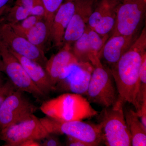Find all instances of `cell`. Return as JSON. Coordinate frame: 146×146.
Here are the masks:
<instances>
[{
  "label": "cell",
  "instance_id": "obj_1",
  "mask_svg": "<svg viewBox=\"0 0 146 146\" xmlns=\"http://www.w3.org/2000/svg\"><path fill=\"white\" fill-rule=\"evenodd\" d=\"M146 54V30L143 29L137 39L115 65L109 68L115 80L118 94V102L126 103L137 108V88L139 72Z\"/></svg>",
  "mask_w": 146,
  "mask_h": 146
},
{
  "label": "cell",
  "instance_id": "obj_2",
  "mask_svg": "<svg viewBox=\"0 0 146 146\" xmlns=\"http://www.w3.org/2000/svg\"><path fill=\"white\" fill-rule=\"evenodd\" d=\"M40 109L43 113L57 121H83L98 115L83 96L73 93H63L56 98L45 100Z\"/></svg>",
  "mask_w": 146,
  "mask_h": 146
},
{
  "label": "cell",
  "instance_id": "obj_3",
  "mask_svg": "<svg viewBox=\"0 0 146 146\" xmlns=\"http://www.w3.org/2000/svg\"><path fill=\"white\" fill-rule=\"evenodd\" d=\"M94 69L85 96L90 103L103 108L115 105L118 100L117 90L109 68L103 65L99 57L91 62Z\"/></svg>",
  "mask_w": 146,
  "mask_h": 146
},
{
  "label": "cell",
  "instance_id": "obj_4",
  "mask_svg": "<svg viewBox=\"0 0 146 146\" xmlns=\"http://www.w3.org/2000/svg\"><path fill=\"white\" fill-rule=\"evenodd\" d=\"M124 106L117 102L104 108L100 115L103 142L108 146H131V137L124 113Z\"/></svg>",
  "mask_w": 146,
  "mask_h": 146
},
{
  "label": "cell",
  "instance_id": "obj_5",
  "mask_svg": "<svg viewBox=\"0 0 146 146\" xmlns=\"http://www.w3.org/2000/svg\"><path fill=\"white\" fill-rule=\"evenodd\" d=\"M50 134L64 135L81 140L89 146L100 145L103 142L100 124H95L83 121H61L46 116L40 119Z\"/></svg>",
  "mask_w": 146,
  "mask_h": 146
},
{
  "label": "cell",
  "instance_id": "obj_6",
  "mask_svg": "<svg viewBox=\"0 0 146 146\" xmlns=\"http://www.w3.org/2000/svg\"><path fill=\"white\" fill-rule=\"evenodd\" d=\"M146 0H123L116 9L115 26L111 36H137L145 18Z\"/></svg>",
  "mask_w": 146,
  "mask_h": 146
},
{
  "label": "cell",
  "instance_id": "obj_7",
  "mask_svg": "<svg viewBox=\"0 0 146 146\" xmlns=\"http://www.w3.org/2000/svg\"><path fill=\"white\" fill-rule=\"evenodd\" d=\"M0 54L4 73L16 89L31 94L38 100L46 99L47 97L32 81L21 62L1 40Z\"/></svg>",
  "mask_w": 146,
  "mask_h": 146
},
{
  "label": "cell",
  "instance_id": "obj_8",
  "mask_svg": "<svg viewBox=\"0 0 146 146\" xmlns=\"http://www.w3.org/2000/svg\"><path fill=\"white\" fill-rule=\"evenodd\" d=\"M49 134L40 119L34 115L0 130V140L5 146H19L29 140H43Z\"/></svg>",
  "mask_w": 146,
  "mask_h": 146
},
{
  "label": "cell",
  "instance_id": "obj_9",
  "mask_svg": "<svg viewBox=\"0 0 146 146\" xmlns=\"http://www.w3.org/2000/svg\"><path fill=\"white\" fill-rule=\"evenodd\" d=\"M94 69L89 62L78 61L69 65L55 85L54 92L85 96Z\"/></svg>",
  "mask_w": 146,
  "mask_h": 146
},
{
  "label": "cell",
  "instance_id": "obj_10",
  "mask_svg": "<svg viewBox=\"0 0 146 146\" xmlns=\"http://www.w3.org/2000/svg\"><path fill=\"white\" fill-rule=\"evenodd\" d=\"M24 92L16 90L8 95L0 107V130L34 115L38 107Z\"/></svg>",
  "mask_w": 146,
  "mask_h": 146
},
{
  "label": "cell",
  "instance_id": "obj_11",
  "mask_svg": "<svg viewBox=\"0 0 146 146\" xmlns=\"http://www.w3.org/2000/svg\"><path fill=\"white\" fill-rule=\"evenodd\" d=\"M0 40L11 51L34 60L45 68L48 59L44 52L17 34L9 25L1 21Z\"/></svg>",
  "mask_w": 146,
  "mask_h": 146
},
{
  "label": "cell",
  "instance_id": "obj_12",
  "mask_svg": "<svg viewBox=\"0 0 146 146\" xmlns=\"http://www.w3.org/2000/svg\"><path fill=\"white\" fill-rule=\"evenodd\" d=\"M95 2V0H76L75 10L65 31L63 45L72 46L84 33Z\"/></svg>",
  "mask_w": 146,
  "mask_h": 146
},
{
  "label": "cell",
  "instance_id": "obj_13",
  "mask_svg": "<svg viewBox=\"0 0 146 146\" xmlns=\"http://www.w3.org/2000/svg\"><path fill=\"white\" fill-rule=\"evenodd\" d=\"M76 5V0H65L58 9L53 20L50 42L54 46L60 48L63 46L65 31L72 17Z\"/></svg>",
  "mask_w": 146,
  "mask_h": 146
},
{
  "label": "cell",
  "instance_id": "obj_14",
  "mask_svg": "<svg viewBox=\"0 0 146 146\" xmlns=\"http://www.w3.org/2000/svg\"><path fill=\"white\" fill-rule=\"evenodd\" d=\"M138 35L126 36H111L106 41L99 54L100 59L102 58L110 68L115 65L122 56L137 39Z\"/></svg>",
  "mask_w": 146,
  "mask_h": 146
},
{
  "label": "cell",
  "instance_id": "obj_15",
  "mask_svg": "<svg viewBox=\"0 0 146 146\" xmlns=\"http://www.w3.org/2000/svg\"><path fill=\"white\" fill-rule=\"evenodd\" d=\"M71 47L68 44H64L57 53L47 60L45 69L54 88L65 68L79 61L73 54Z\"/></svg>",
  "mask_w": 146,
  "mask_h": 146
},
{
  "label": "cell",
  "instance_id": "obj_16",
  "mask_svg": "<svg viewBox=\"0 0 146 146\" xmlns=\"http://www.w3.org/2000/svg\"><path fill=\"white\" fill-rule=\"evenodd\" d=\"M10 51L21 62L32 81L46 96L54 92V87L44 67L34 60Z\"/></svg>",
  "mask_w": 146,
  "mask_h": 146
},
{
  "label": "cell",
  "instance_id": "obj_17",
  "mask_svg": "<svg viewBox=\"0 0 146 146\" xmlns=\"http://www.w3.org/2000/svg\"><path fill=\"white\" fill-rule=\"evenodd\" d=\"M124 109L125 118L131 137V146L146 145V128L143 124L135 110Z\"/></svg>",
  "mask_w": 146,
  "mask_h": 146
},
{
  "label": "cell",
  "instance_id": "obj_18",
  "mask_svg": "<svg viewBox=\"0 0 146 146\" xmlns=\"http://www.w3.org/2000/svg\"><path fill=\"white\" fill-rule=\"evenodd\" d=\"M45 52L46 45L50 42V31L46 21L43 18L27 32L24 36Z\"/></svg>",
  "mask_w": 146,
  "mask_h": 146
},
{
  "label": "cell",
  "instance_id": "obj_19",
  "mask_svg": "<svg viewBox=\"0 0 146 146\" xmlns=\"http://www.w3.org/2000/svg\"><path fill=\"white\" fill-rule=\"evenodd\" d=\"M71 48L73 54L79 61L90 62L91 50L87 27L83 34L74 42Z\"/></svg>",
  "mask_w": 146,
  "mask_h": 146
},
{
  "label": "cell",
  "instance_id": "obj_20",
  "mask_svg": "<svg viewBox=\"0 0 146 146\" xmlns=\"http://www.w3.org/2000/svg\"><path fill=\"white\" fill-rule=\"evenodd\" d=\"M2 15L0 21L11 25L20 23L30 14L27 9L15 4L8 9H6Z\"/></svg>",
  "mask_w": 146,
  "mask_h": 146
},
{
  "label": "cell",
  "instance_id": "obj_21",
  "mask_svg": "<svg viewBox=\"0 0 146 146\" xmlns=\"http://www.w3.org/2000/svg\"><path fill=\"white\" fill-rule=\"evenodd\" d=\"M118 5L110 8L94 29V30L102 37L108 36V34L111 33L114 28Z\"/></svg>",
  "mask_w": 146,
  "mask_h": 146
},
{
  "label": "cell",
  "instance_id": "obj_22",
  "mask_svg": "<svg viewBox=\"0 0 146 146\" xmlns=\"http://www.w3.org/2000/svg\"><path fill=\"white\" fill-rule=\"evenodd\" d=\"M120 3L112 0H101L89 17L87 24L88 26L94 29L106 12L112 7Z\"/></svg>",
  "mask_w": 146,
  "mask_h": 146
},
{
  "label": "cell",
  "instance_id": "obj_23",
  "mask_svg": "<svg viewBox=\"0 0 146 146\" xmlns=\"http://www.w3.org/2000/svg\"><path fill=\"white\" fill-rule=\"evenodd\" d=\"M146 101V54L144 56L139 72V80L137 88V108L135 111L139 114L142 105Z\"/></svg>",
  "mask_w": 146,
  "mask_h": 146
},
{
  "label": "cell",
  "instance_id": "obj_24",
  "mask_svg": "<svg viewBox=\"0 0 146 146\" xmlns=\"http://www.w3.org/2000/svg\"><path fill=\"white\" fill-rule=\"evenodd\" d=\"M86 27L88 31L89 46L91 50L90 62L91 60L95 58H99V55L105 43L108 39V36L102 37L94 29L90 28L88 25H87Z\"/></svg>",
  "mask_w": 146,
  "mask_h": 146
},
{
  "label": "cell",
  "instance_id": "obj_25",
  "mask_svg": "<svg viewBox=\"0 0 146 146\" xmlns=\"http://www.w3.org/2000/svg\"><path fill=\"white\" fill-rule=\"evenodd\" d=\"M64 0H41L45 9L44 19L46 21L50 33L53 20Z\"/></svg>",
  "mask_w": 146,
  "mask_h": 146
},
{
  "label": "cell",
  "instance_id": "obj_26",
  "mask_svg": "<svg viewBox=\"0 0 146 146\" xmlns=\"http://www.w3.org/2000/svg\"><path fill=\"white\" fill-rule=\"evenodd\" d=\"M42 16L29 15L20 23L15 25H9L16 33L21 36H24L26 33L30 29L40 20L44 18Z\"/></svg>",
  "mask_w": 146,
  "mask_h": 146
},
{
  "label": "cell",
  "instance_id": "obj_27",
  "mask_svg": "<svg viewBox=\"0 0 146 146\" xmlns=\"http://www.w3.org/2000/svg\"><path fill=\"white\" fill-rule=\"evenodd\" d=\"M16 89L4 75L0 77V107L6 97Z\"/></svg>",
  "mask_w": 146,
  "mask_h": 146
},
{
  "label": "cell",
  "instance_id": "obj_28",
  "mask_svg": "<svg viewBox=\"0 0 146 146\" xmlns=\"http://www.w3.org/2000/svg\"><path fill=\"white\" fill-rule=\"evenodd\" d=\"M58 137L56 135L53 134H49L44 139V142L41 144L42 146H63Z\"/></svg>",
  "mask_w": 146,
  "mask_h": 146
},
{
  "label": "cell",
  "instance_id": "obj_29",
  "mask_svg": "<svg viewBox=\"0 0 146 146\" xmlns=\"http://www.w3.org/2000/svg\"><path fill=\"white\" fill-rule=\"evenodd\" d=\"M30 15H35L44 18L45 9L41 1L36 3L29 11Z\"/></svg>",
  "mask_w": 146,
  "mask_h": 146
},
{
  "label": "cell",
  "instance_id": "obj_30",
  "mask_svg": "<svg viewBox=\"0 0 146 146\" xmlns=\"http://www.w3.org/2000/svg\"><path fill=\"white\" fill-rule=\"evenodd\" d=\"M40 1L41 0H17L15 4L22 6L30 11L36 3Z\"/></svg>",
  "mask_w": 146,
  "mask_h": 146
},
{
  "label": "cell",
  "instance_id": "obj_31",
  "mask_svg": "<svg viewBox=\"0 0 146 146\" xmlns=\"http://www.w3.org/2000/svg\"><path fill=\"white\" fill-rule=\"evenodd\" d=\"M66 145L68 146H89L88 144L81 140L73 138L70 136H67Z\"/></svg>",
  "mask_w": 146,
  "mask_h": 146
},
{
  "label": "cell",
  "instance_id": "obj_32",
  "mask_svg": "<svg viewBox=\"0 0 146 146\" xmlns=\"http://www.w3.org/2000/svg\"><path fill=\"white\" fill-rule=\"evenodd\" d=\"M41 144L37 141L34 140H29L24 141L20 144L19 146H41Z\"/></svg>",
  "mask_w": 146,
  "mask_h": 146
},
{
  "label": "cell",
  "instance_id": "obj_33",
  "mask_svg": "<svg viewBox=\"0 0 146 146\" xmlns=\"http://www.w3.org/2000/svg\"><path fill=\"white\" fill-rule=\"evenodd\" d=\"M9 1L10 0H0V13L5 11Z\"/></svg>",
  "mask_w": 146,
  "mask_h": 146
},
{
  "label": "cell",
  "instance_id": "obj_34",
  "mask_svg": "<svg viewBox=\"0 0 146 146\" xmlns=\"http://www.w3.org/2000/svg\"><path fill=\"white\" fill-rule=\"evenodd\" d=\"M4 73L3 63L2 58L1 54H0V77L4 75Z\"/></svg>",
  "mask_w": 146,
  "mask_h": 146
},
{
  "label": "cell",
  "instance_id": "obj_35",
  "mask_svg": "<svg viewBox=\"0 0 146 146\" xmlns=\"http://www.w3.org/2000/svg\"><path fill=\"white\" fill-rule=\"evenodd\" d=\"M112 1H115L118 2H121L122 1H123V0H112Z\"/></svg>",
  "mask_w": 146,
  "mask_h": 146
}]
</instances>
